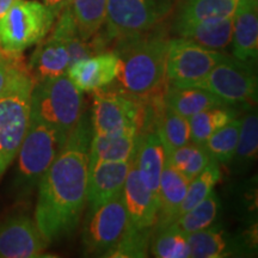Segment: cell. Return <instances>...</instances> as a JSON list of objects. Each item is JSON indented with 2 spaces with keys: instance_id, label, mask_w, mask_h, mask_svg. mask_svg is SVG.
<instances>
[{
  "instance_id": "obj_1",
  "label": "cell",
  "mask_w": 258,
  "mask_h": 258,
  "mask_svg": "<svg viewBox=\"0 0 258 258\" xmlns=\"http://www.w3.org/2000/svg\"><path fill=\"white\" fill-rule=\"evenodd\" d=\"M92 137L91 120L82 115L38 183L35 221L49 243L72 234L82 220Z\"/></svg>"
},
{
  "instance_id": "obj_2",
  "label": "cell",
  "mask_w": 258,
  "mask_h": 258,
  "mask_svg": "<svg viewBox=\"0 0 258 258\" xmlns=\"http://www.w3.org/2000/svg\"><path fill=\"white\" fill-rule=\"evenodd\" d=\"M167 34L159 25L144 34L115 42L112 50L120 61L117 80L121 91L146 98L166 86Z\"/></svg>"
},
{
  "instance_id": "obj_3",
  "label": "cell",
  "mask_w": 258,
  "mask_h": 258,
  "mask_svg": "<svg viewBox=\"0 0 258 258\" xmlns=\"http://www.w3.org/2000/svg\"><path fill=\"white\" fill-rule=\"evenodd\" d=\"M34 85L28 66L21 61L12 69L0 95V179L17 157L27 134Z\"/></svg>"
},
{
  "instance_id": "obj_4",
  "label": "cell",
  "mask_w": 258,
  "mask_h": 258,
  "mask_svg": "<svg viewBox=\"0 0 258 258\" xmlns=\"http://www.w3.org/2000/svg\"><path fill=\"white\" fill-rule=\"evenodd\" d=\"M64 141L66 138L56 129L30 115L27 134L16 157L17 169L12 186L17 198H28L37 188Z\"/></svg>"
},
{
  "instance_id": "obj_5",
  "label": "cell",
  "mask_w": 258,
  "mask_h": 258,
  "mask_svg": "<svg viewBox=\"0 0 258 258\" xmlns=\"http://www.w3.org/2000/svg\"><path fill=\"white\" fill-rule=\"evenodd\" d=\"M82 109V92L67 74L34 85L30 115L56 129L63 138L67 139L79 122Z\"/></svg>"
},
{
  "instance_id": "obj_6",
  "label": "cell",
  "mask_w": 258,
  "mask_h": 258,
  "mask_svg": "<svg viewBox=\"0 0 258 258\" xmlns=\"http://www.w3.org/2000/svg\"><path fill=\"white\" fill-rule=\"evenodd\" d=\"M56 17L36 0H15L0 18V51L9 55L22 53L49 34Z\"/></svg>"
},
{
  "instance_id": "obj_7",
  "label": "cell",
  "mask_w": 258,
  "mask_h": 258,
  "mask_svg": "<svg viewBox=\"0 0 258 258\" xmlns=\"http://www.w3.org/2000/svg\"><path fill=\"white\" fill-rule=\"evenodd\" d=\"M172 8L173 0H108L106 41L116 42L158 27Z\"/></svg>"
},
{
  "instance_id": "obj_8",
  "label": "cell",
  "mask_w": 258,
  "mask_h": 258,
  "mask_svg": "<svg viewBox=\"0 0 258 258\" xmlns=\"http://www.w3.org/2000/svg\"><path fill=\"white\" fill-rule=\"evenodd\" d=\"M143 110V98L108 86L96 90L91 116L93 134L110 135L127 131H137L139 134Z\"/></svg>"
},
{
  "instance_id": "obj_9",
  "label": "cell",
  "mask_w": 258,
  "mask_h": 258,
  "mask_svg": "<svg viewBox=\"0 0 258 258\" xmlns=\"http://www.w3.org/2000/svg\"><path fill=\"white\" fill-rule=\"evenodd\" d=\"M198 88L208 90L226 105L253 104L257 99V76L252 62L225 55Z\"/></svg>"
},
{
  "instance_id": "obj_10",
  "label": "cell",
  "mask_w": 258,
  "mask_h": 258,
  "mask_svg": "<svg viewBox=\"0 0 258 258\" xmlns=\"http://www.w3.org/2000/svg\"><path fill=\"white\" fill-rule=\"evenodd\" d=\"M53 31L49 36L38 42V46L31 55L28 71L35 84L57 78L66 74L70 66L69 40L77 34L76 23L70 9L64 8L56 17Z\"/></svg>"
},
{
  "instance_id": "obj_11",
  "label": "cell",
  "mask_w": 258,
  "mask_h": 258,
  "mask_svg": "<svg viewBox=\"0 0 258 258\" xmlns=\"http://www.w3.org/2000/svg\"><path fill=\"white\" fill-rule=\"evenodd\" d=\"M225 55L185 38H170L166 82L175 86H198Z\"/></svg>"
},
{
  "instance_id": "obj_12",
  "label": "cell",
  "mask_w": 258,
  "mask_h": 258,
  "mask_svg": "<svg viewBox=\"0 0 258 258\" xmlns=\"http://www.w3.org/2000/svg\"><path fill=\"white\" fill-rule=\"evenodd\" d=\"M127 225L128 215L121 192L88 213L83 228L85 251L95 256L106 257L120 240Z\"/></svg>"
},
{
  "instance_id": "obj_13",
  "label": "cell",
  "mask_w": 258,
  "mask_h": 258,
  "mask_svg": "<svg viewBox=\"0 0 258 258\" xmlns=\"http://www.w3.org/2000/svg\"><path fill=\"white\" fill-rule=\"evenodd\" d=\"M49 245L30 215L17 213L0 222V257L34 258L43 256Z\"/></svg>"
},
{
  "instance_id": "obj_14",
  "label": "cell",
  "mask_w": 258,
  "mask_h": 258,
  "mask_svg": "<svg viewBox=\"0 0 258 258\" xmlns=\"http://www.w3.org/2000/svg\"><path fill=\"white\" fill-rule=\"evenodd\" d=\"M132 159L97 160L89 164L86 203L89 212L120 195L131 170Z\"/></svg>"
},
{
  "instance_id": "obj_15",
  "label": "cell",
  "mask_w": 258,
  "mask_h": 258,
  "mask_svg": "<svg viewBox=\"0 0 258 258\" xmlns=\"http://www.w3.org/2000/svg\"><path fill=\"white\" fill-rule=\"evenodd\" d=\"M118 71L117 55L114 51H103L70 64L66 74L80 92H93L114 83Z\"/></svg>"
},
{
  "instance_id": "obj_16",
  "label": "cell",
  "mask_w": 258,
  "mask_h": 258,
  "mask_svg": "<svg viewBox=\"0 0 258 258\" xmlns=\"http://www.w3.org/2000/svg\"><path fill=\"white\" fill-rule=\"evenodd\" d=\"M122 196L129 224L138 228H153L157 222L158 201L141 179L134 159L125 178Z\"/></svg>"
},
{
  "instance_id": "obj_17",
  "label": "cell",
  "mask_w": 258,
  "mask_h": 258,
  "mask_svg": "<svg viewBox=\"0 0 258 258\" xmlns=\"http://www.w3.org/2000/svg\"><path fill=\"white\" fill-rule=\"evenodd\" d=\"M232 46L234 57L241 61H256L258 54V3L239 0L233 16Z\"/></svg>"
},
{
  "instance_id": "obj_18",
  "label": "cell",
  "mask_w": 258,
  "mask_h": 258,
  "mask_svg": "<svg viewBox=\"0 0 258 258\" xmlns=\"http://www.w3.org/2000/svg\"><path fill=\"white\" fill-rule=\"evenodd\" d=\"M188 184L189 179L182 175L166 157L160 176L157 222L153 228L165 227L176 220L180 205L184 200Z\"/></svg>"
},
{
  "instance_id": "obj_19",
  "label": "cell",
  "mask_w": 258,
  "mask_h": 258,
  "mask_svg": "<svg viewBox=\"0 0 258 258\" xmlns=\"http://www.w3.org/2000/svg\"><path fill=\"white\" fill-rule=\"evenodd\" d=\"M133 159L145 185L158 201V190L166 151L156 133L147 132L138 134Z\"/></svg>"
},
{
  "instance_id": "obj_20",
  "label": "cell",
  "mask_w": 258,
  "mask_h": 258,
  "mask_svg": "<svg viewBox=\"0 0 258 258\" xmlns=\"http://www.w3.org/2000/svg\"><path fill=\"white\" fill-rule=\"evenodd\" d=\"M233 16L219 21L173 22L172 31L178 37L185 38L212 50L221 51L231 44Z\"/></svg>"
},
{
  "instance_id": "obj_21",
  "label": "cell",
  "mask_w": 258,
  "mask_h": 258,
  "mask_svg": "<svg viewBox=\"0 0 258 258\" xmlns=\"http://www.w3.org/2000/svg\"><path fill=\"white\" fill-rule=\"evenodd\" d=\"M163 96L167 106L186 118L213 106L226 105L208 90L198 86H175L166 84Z\"/></svg>"
},
{
  "instance_id": "obj_22",
  "label": "cell",
  "mask_w": 258,
  "mask_h": 258,
  "mask_svg": "<svg viewBox=\"0 0 258 258\" xmlns=\"http://www.w3.org/2000/svg\"><path fill=\"white\" fill-rule=\"evenodd\" d=\"M239 0H180L173 22L219 21L234 16Z\"/></svg>"
},
{
  "instance_id": "obj_23",
  "label": "cell",
  "mask_w": 258,
  "mask_h": 258,
  "mask_svg": "<svg viewBox=\"0 0 258 258\" xmlns=\"http://www.w3.org/2000/svg\"><path fill=\"white\" fill-rule=\"evenodd\" d=\"M137 137V131L110 135L93 134L90 146V164L97 160L132 159L135 152Z\"/></svg>"
},
{
  "instance_id": "obj_24",
  "label": "cell",
  "mask_w": 258,
  "mask_h": 258,
  "mask_svg": "<svg viewBox=\"0 0 258 258\" xmlns=\"http://www.w3.org/2000/svg\"><path fill=\"white\" fill-rule=\"evenodd\" d=\"M154 133L160 139L166 153H169L190 141L189 118L164 103L154 121Z\"/></svg>"
},
{
  "instance_id": "obj_25",
  "label": "cell",
  "mask_w": 258,
  "mask_h": 258,
  "mask_svg": "<svg viewBox=\"0 0 258 258\" xmlns=\"http://www.w3.org/2000/svg\"><path fill=\"white\" fill-rule=\"evenodd\" d=\"M108 0H70V9L79 36L90 40L103 28Z\"/></svg>"
},
{
  "instance_id": "obj_26",
  "label": "cell",
  "mask_w": 258,
  "mask_h": 258,
  "mask_svg": "<svg viewBox=\"0 0 258 258\" xmlns=\"http://www.w3.org/2000/svg\"><path fill=\"white\" fill-rule=\"evenodd\" d=\"M237 117V112L230 105L213 106L189 117L190 141L203 145L217 129Z\"/></svg>"
},
{
  "instance_id": "obj_27",
  "label": "cell",
  "mask_w": 258,
  "mask_h": 258,
  "mask_svg": "<svg viewBox=\"0 0 258 258\" xmlns=\"http://www.w3.org/2000/svg\"><path fill=\"white\" fill-rule=\"evenodd\" d=\"M219 208H220V202H219L218 196L212 191L205 200H202L188 212L179 215L170 225H173L177 230L184 234L206 230L211 227L213 222L215 221Z\"/></svg>"
},
{
  "instance_id": "obj_28",
  "label": "cell",
  "mask_w": 258,
  "mask_h": 258,
  "mask_svg": "<svg viewBox=\"0 0 258 258\" xmlns=\"http://www.w3.org/2000/svg\"><path fill=\"white\" fill-rule=\"evenodd\" d=\"M167 159L189 180L201 173L208 165L212 157L203 145L189 141L176 150L166 153Z\"/></svg>"
},
{
  "instance_id": "obj_29",
  "label": "cell",
  "mask_w": 258,
  "mask_h": 258,
  "mask_svg": "<svg viewBox=\"0 0 258 258\" xmlns=\"http://www.w3.org/2000/svg\"><path fill=\"white\" fill-rule=\"evenodd\" d=\"M151 249L154 256L159 258L190 257L186 234L177 230L173 225L153 228Z\"/></svg>"
},
{
  "instance_id": "obj_30",
  "label": "cell",
  "mask_w": 258,
  "mask_h": 258,
  "mask_svg": "<svg viewBox=\"0 0 258 258\" xmlns=\"http://www.w3.org/2000/svg\"><path fill=\"white\" fill-rule=\"evenodd\" d=\"M258 151V118L256 111H250L241 120L239 139L230 163L235 169L244 170L256 159Z\"/></svg>"
},
{
  "instance_id": "obj_31",
  "label": "cell",
  "mask_w": 258,
  "mask_h": 258,
  "mask_svg": "<svg viewBox=\"0 0 258 258\" xmlns=\"http://www.w3.org/2000/svg\"><path fill=\"white\" fill-rule=\"evenodd\" d=\"M190 257L194 258H220L230 253V244L224 233L217 228L192 232L186 234Z\"/></svg>"
},
{
  "instance_id": "obj_32",
  "label": "cell",
  "mask_w": 258,
  "mask_h": 258,
  "mask_svg": "<svg viewBox=\"0 0 258 258\" xmlns=\"http://www.w3.org/2000/svg\"><path fill=\"white\" fill-rule=\"evenodd\" d=\"M219 164H220L219 161L212 158L208 165L205 167V170L196 177H194L191 180H189L188 189H186L184 200H183L182 205L179 207L177 218L182 215L183 213L195 207L198 203L205 200L213 191V188L217 184L221 176Z\"/></svg>"
},
{
  "instance_id": "obj_33",
  "label": "cell",
  "mask_w": 258,
  "mask_h": 258,
  "mask_svg": "<svg viewBox=\"0 0 258 258\" xmlns=\"http://www.w3.org/2000/svg\"><path fill=\"white\" fill-rule=\"evenodd\" d=\"M241 120L233 118L209 137L203 146L213 159L221 164H228L233 157L239 139Z\"/></svg>"
},
{
  "instance_id": "obj_34",
  "label": "cell",
  "mask_w": 258,
  "mask_h": 258,
  "mask_svg": "<svg viewBox=\"0 0 258 258\" xmlns=\"http://www.w3.org/2000/svg\"><path fill=\"white\" fill-rule=\"evenodd\" d=\"M153 228H138L128 222L127 227L115 245L114 249L106 257L112 258H134L147 257L148 246L151 244Z\"/></svg>"
},
{
  "instance_id": "obj_35",
  "label": "cell",
  "mask_w": 258,
  "mask_h": 258,
  "mask_svg": "<svg viewBox=\"0 0 258 258\" xmlns=\"http://www.w3.org/2000/svg\"><path fill=\"white\" fill-rule=\"evenodd\" d=\"M21 61H23L22 55H9L0 51V95L9 82L12 69Z\"/></svg>"
},
{
  "instance_id": "obj_36",
  "label": "cell",
  "mask_w": 258,
  "mask_h": 258,
  "mask_svg": "<svg viewBox=\"0 0 258 258\" xmlns=\"http://www.w3.org/2000/svg\"><path fill=\"white\" fill-rule=\"evenodd\" d=\"M70 0H43V4L53 12V15L57 17L60 12L66 8Z\"/></svg>"
},
{
  "instance_id": "obj_37",
  "label": "cell",
  "mask_w": 258,
  "mask_h": 258,
  "mask_svg": "<svg viewBox=\"0 0 258 258\" xmlns=\"http://www.w3.org/2000/svg\"><path fill=\"white\" fill-rule=\"evenodd\" d=\"M14 2L15 0H0V18L5 15V12L8 11Z\"/></svg>"
}]
</instances>
